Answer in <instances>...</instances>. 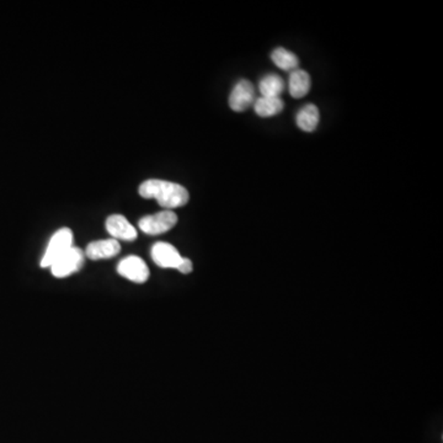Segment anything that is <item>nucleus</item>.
I'll use <instances>...</instances> for the list:
<instances>
[{
  "label": "nucleus",
  "instance_id": "39448f33",
  "mask_svg": "<svg viewBox=\"0 0 443 443\" xmlns=\"http://www.w3.org/2000/svg\"><path fill=\"white\" fill-rule=\"evenodd\" d=\"M119 275L135 284H145L150 279V269L140 256H127L117 265Z\"/></svg>",
  "mask_w": 443,
  "mask_h": 443
},
{
  "label": "nucleus",
  "instance_id": "9b49d317",
  "mask_svg": "<svg viewBox=\"0 0 443 443\" xmlns=\"http://www.w3.org/2000/svg\"><path fill=\"white\" fill-rule=\"evenodd\" d=\"M318 107L313 104H308L297 114V126L304 132H313L319 123Z\"/></svg>",
  "mask_w": 443,
  "mask_h": 443
},
{
  "label": "nucleus",
  "instance_id": "423d86ee",
  "mask_svg": "<svg viewBox=\"0 0 443 443\" xmlns=\"http://www.w3.org/2000/svg\"><path fill=\"white\" fill-rule=\"evenodd\" d=\"M255 89L249 80H239L231 90L229 97V107L236 112L246 111L255 102Z\"/></svg>",
  "mask_w": 443,
  "mask_h": 443
},
{
  "label": "nucleus",
  "instance_id": "9d476101",
  "mask_svg": "<svg viewBox=\"0 0 443 443\" xmlns=\"http://www.w3.org/2000/svg\"><path fill=\"white\" fill-rule=\"evenodd\" d=\"M310 77L308 73L303 69H296L289 74V94L294 99H301L308 94L310 90Z\"/></svg>",
  "mask_w": 443,
  "mask_h": 443
},
{
  "label": "nucleus",
  "instance_id": "7ed1b4c3",
  "mask_svg": "<svg viewBox=\"0 0 443 443\" xmlns=\"http://www.w3.org/2000/svg\"><path fill=\"white\" fill-rule=\"evenodd\" d=\"M85 262V254L82 249L73 246L67 253H64L58 260L54 261L49 267L51 272L57 279H64L75 274L82 269Z\"/></svg>",
  "mask_w": 443,
  "mask_h": 443
},
{
  "label": "nucleus",
  "instance_id": "f8f14e48",
  "mask_svg": "<svg viewBox=\"0 0 443 443\" xmlns=\"http://www.w3.org/2000/svg\"><path fill=\"white\" fill-rule=\"evenodd\" d=\"M284 104L281 97H261L254 102V110L256 115L260 117H271L277 115L284 110Z\"/></svg>",
  "mask_w": 443,
  "mask_h": 443
},
{
  "label": "nucleus",
  "instance_id": "ddd939ff",
  "mask_svg": "<svg viewBox=\"0 0 443 443\" xmlns=\"http://www.w3.org/2000/svg\"><path fill=\"white\" fill-rule=\"evenodd\" d=\"M259 90L261 97H279L284 90V79L277 74H267L261 79Z\"/></svg>",
  "mask_w": 443,
  "mask_h": 443
},
{
  "label": "nucleus",
  "instance_id": "2eb2a0df",
  "mask_svg": "<svg viewBox=\"0 0 443 443\" xmlns=\"http://www.w3.org/2000/svg\"><path fill=\"white\" fill-rule=\"evenodd\" d=\"M178 270L180 271L181 274H185V275H186V274H190V272H193V261L190 260V259H186V257H183V261L180 262Z\"/></svg>",
  "mask_w": 443,
  "mask_h": 443
},
{
  "label": "nucleus",
  "instance_id": "1a4fd4ad",
  "mask_svg": "<svg viewBox=\"0 0 443 443\" xmlns=\"http://www.w3.org/2000/svg\"><path fill=\"white\" fill-rule=\"evenodd\" d=\"M120 251V243L110 238V239H104V241H92L90 244H87L84 254L87 259L97 261L111 259L114 256L119 255Z\"/></svg>",
  "mask_w": 443,
  "mask_h": 443
},
{
  "label": "nucleus",
  "instance_id": "f03ea898",
  "mask_svg": "<svg viewBox=\"0 0 443 443\" xmlns=\"http://www.w3.org/2000/svg\"><path fill=\"white\" fill-rule=\"evenodd\" d=\"M74 236L73 231L69 228H61L54 233L52 238L49 239V245L46 248L44 255L41 259L40 265L41 267H51L54 261L58 260L61 256L67 253L71 248H73Z\"/></svg>",
  "mask_w": 443,
  "mask_h": 443
},
{
  "label": "nucleus",
  "instance_id": "4468645a",
  "mask_svg": "<svg viewBox=\"0 0 443 443\" xmlns=\"http://www.w3.org/2000/svg\"><path fill=\"white\" fill-rule=\"evenodd\" d=\"M271 58L277 67L284 69L286 72H293L296 69H298V58L286 49H282V47L276 49L271 54Z\"/></svg>",
  "mask_w": 443,
  "mask_h": 443
},
{
  "label": "nucleus",
  "instance_id": "f257e3e1",
  "mask_svg": "<svg viewBox=\"0 0 443 443\" xmlns=\"http://www.w3.org/2000/svg\"><path fill=\"white\" fill-rule=\"evenodd\" d=\"M138 193L143 198H153L166 211L183 207L190 198L188 190L183 185L159 178L145 180L138 188Z\"/></svg>",
  "mask_w": 443,
  "mask_h": 443
},
{
  "label": "nucleus",
  "instance_id": "0eeeda50",
  "mask_svg": "<svg viewBox=\"0 0 443 443\" xmlns=\"http://www.w3.org/2000/svg\"><path fill=\"white\" fill-rule=\"evenodd\" d=\"M152 259L154 261L155 265L159 267L178 270L180 262L183 261V256L180 255V253L175 246L164 241H159V243H155L152 248Z\"/></svg>",
  "mask_w": 443,
  "mask_h": 443
},
{
  "label": "nucleus",
  "instance_id": "6e6552de",
  "mask_svg": "<svg viewBox=\"0 0 443 443\" xmlns=\"http://www.w3.org/2000/svg\"><path fill=\"white\" fill-rule=\"evenodd\" d=\"M107 231L112 239L120 241H133L137 239L135 226L121 214H112L107 219Z\"/></svg>",
  "mask_w": 443,
  "mask_h": 443
},
{
  "label": "nucleus",
  "instance_id": "20e7f679",
  "mask_svg": "<svg viewBox=\"0 0 443 443\" xmlns=\"http://www.w3.org/2000/svg\"><path fill=\"white\" fill-rule=\"evenodd\" d=\"M178 223V216L173 211H162V212L145 216L140 218L138 226L140 231L148 236H159L163 233L173 229Z\"/></svg>",
  "mask_w": 443,
  "mask_h": 443
}]
</instances>
